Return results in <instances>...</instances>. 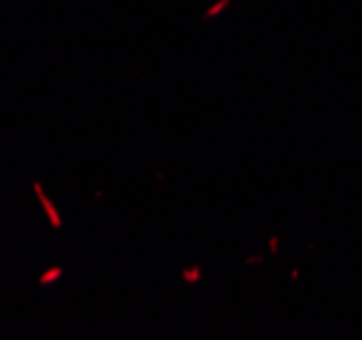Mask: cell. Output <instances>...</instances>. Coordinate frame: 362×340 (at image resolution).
<instances>
[{
  "mask_svg": "<svg viewBox=\"0 0 362 340\" xmlns=\"http://www.w3.org/2000/svg\"><path fill=\"white\" fill-rule=\"evenodd\" d=\"M33 191H35V199H38V204H41L44 215L49 218V226H52L55 231H60V229H63V215H60V210L52 204V199L47 196L44 185H41V182H33Z\"/></svg>",
  "mask_w": 362,
  "mask_h": 340,
  "instance_id": "1",
  "label": "cell"
},
{
  "mask_svg": "<svg viewBox=\"0 0 362 340\" xmlns=\"http://www.w3.org/2000/svg\"><path fill=\"white\" fill-rule=\"evenodd\" d=\"M226 6H229V0H218V3H212L207 11H202V19H215V17H221V14L226 11Z\"/></svg>",
  "mask_w": 362,
  "mask_h": 340,
  "instance_id": "2",
  "label": "cell"
},
{
  "mask_svg": "<svg viewBox=\"0 0 362 340\" xmlns=\"http://www.w3.org/2000/svg\"><path fill=\"white\" fill-rule=\"evenodd\" d=\"M60 278H63V267H49V270L38 278V283H41V286H49V283L60 281Z\"/></svg>",
  "mask_w": 362,
  "mask_h": 340,
  "instance_id": "3",
  "label": "cell"
},
{
  "mask_svg": "<svg viewBox=\"0 0 362 340\" xmlns=\"http://www.w3.org/2000/svg\"><path fill=\"white\" fill-rule=\"evenodd\" d=\"M182 281L185 283H199L202 281V270H199V267H185V270H182Z\"/></svg>",
  "mask_w": 362,
  "mask_h": 340,
  "instance_id": "4",
  "label": "cell"
},
{
  "mask_svg": "<svg viewBox=\"0 0 362 340\" xmlns=\"http://www.w3.org/2000/svg\"><path fill=\"white\" fill-rule=\"evenodd\" d=\"M262 261H264V253H256V256H248L245 258L248 267H256V264H262Z\"/></svg>",
  "mask_w": 362,
  "mask_h": 340,
  "instance_id": "5",
  "label": "cell"
},
{
  "mask_svg": "<svg viewBox=\"0 0 362 340\" xmlns=\"http://www.w3.org/2000/svg\"><path fill=\"white\" fill-rule=\"evenodd\" d=\"M278 245H280V237H270V253H278Z\"/></svg>",
  "mask_w": 362,
  "mask_h": 340,
  "instance_id": "6",
  "label": "cell"
}]
</instances>
